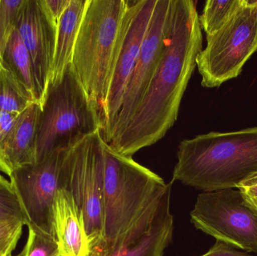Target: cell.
I'll return each instance as SVG.
<instances>
[{"label": "cell", "mask_w": 257, "mask_h": 256, "mask_svg": "<svg viewBox=\"0 0 257 256\" xmlns=\"http://www.w3.org/2000/svg\"><path fill=\"white\" fill-rule=\"evenodd\" d=\"M238 189L257 210V177L244 182Z\"/></svg>", "instance_id": "26"}, {"label": "cell", "mask_w": 257, "mask_h": 256, "mask_svg": "<svg viewBox=\"0 0 257 256\" xmlns=\"http://www.w3.org/2000/svg\"><path fill=\"white\" fill-rule=\"evenodd\" d=\"M3 62L17 81L39 105L33 61L17 29L6 46Z\"/></svg>", "instance_id": "17"}, {"label": "cell", "mask_w": 257, "mask_h": 256, "mask_svg": "<svg viewBox=\"0 0 257 256\" xmlns=\"http://www.w3.org/2000/svg\"><path fill=\"white\" fill-rule=\"evenodd\" d=\"M19 115L0 109V142L12 130Z\"/></svg>", "instance_id": "25"}, {"label": "cell", "mask_w": 257, "mask_h": 256, "mask_svg": "<svg viewBox=\"0 0 257 256\" xmlns=\"http://www.w3.org/2000/svg\"><path fill=\"white\" fill-rule=\"evenodd\" d=\"M41 105L33 103L20 114L0 142V171L10 177L21 167L36 163V141Z\"/></svg>", "instance_id": "14"}, {"label": "cell", "mask_w": 257, "mask_h": 256, "mask_svg": "<svg viewBox=\"0 0 257 256\" xmlns=\"http://www.w3.org/2000/svg\"><path fill=\"white\" fill-rule=\"evenodd\" d=\"M89 3L90 0H71L57 23L55 55L50 82L58 79L65 68L72 63L75 42Z\"/></svg>", "instance_id": "16"}, {"label": "cell", "mask_w": 257, "mask_h": 256, "mask_svg": "<svg viewBox=\"0 0 257 256\" xmlns=\"http://www.w3.org/2000/svg\"><path fill=\"white\" fill-rule=\"evenodd\" d=\"M202 51V27L196 3L172 0L164 52L126 129L108 144L114 151L133 157L166 135L178 120L183 96Z\"/></svg>", "instance_id": "1"}, {"label": "cell", "mask_w": 257, "mask_h": 256, "mask_svg": "<svg viewBox=\"0 0 257 256\" xmlns=\"http://www.w3.org/2000/svg\"><path fill=\"white\" fill-rule=\"evenodd\" d=\"M103 232L112 243L137 222L167 186L163 178L133 157L104 143Z\"/></svg>", "instance_id": "5"}, {"label": "cell", "mask_w": 257, "mask_h": 256, "mask_svg": "<svg viewBox=\"0 0 257 256\" xmlns=\"http://www.w3.org/2000/svg\"><path fill=\"white\" fill-rule=\"evenodd\" d=\"M171 10L172 0H157L139 58L123 95L109 143L126 129L157 70L166 48Z\"/></svg>", "instance_id": "12"}, {"label": "cell", "mask_w": 257, "mask_h": 256, "mask_svg": "<svg viewBox=\"0 0 257 256\" xmlns=\"http://www.w3.org/2000/svg\"><path fill=\"white\" fill-rule=\"evenodd\" d=\"M104 141L101 131L68 150L61 169V189L69 192L84 219L89 250L104 240Z\"/></svg>", "instance_id": "7"}, {"label": "cell", "mask_w": 257, "mask_h": 256, "mask_svg": "<svg viewBox=\"0 0 257 256\" xmlns=\"http://www.w3.org/2000/svg\"><path fill=\"white\" fill-rule=\"evenodd\" d=\"M71 0H45L48 9L56 23H58L67 9Z\"/></svg>", "instance_id": "27"}, {"label": "cell", "mask_w": 257, "mask_h": 256, "mask_svg": "<svg viewBox=\"0 0 257 256\" xmlns=\"http://www.w3.org/2000/svg\"><path fill=\"white\" fill-rule=\"evenodd\" d=\"M52 228L60 256H87L89 244L84 219L72 195L60 189L52 209Z\"/></svg>", "instance_id": "15"}, {"label": "cell", "mask_w": 257, "mask_h": 256, "mask_svg": "<svg viewBox=\"0 0 257 256\" xmlns=\"http://www.w3.org/2000/svg\"><path fill=\"white\" fill-rule=\"evenodd\" d=\"M28 238L20 256H60L55 238L36 225H27Z\"/></svg>", "instance_id": "21"}, {"label": "cell", "mask_w": 257, "mask_h": 256, "mask_svg": "<svg viewBox=\"0 0 257 256\" xmlns=\"http://www.w3.org/2000/svg\"><path fill=\"white\" fill-rule=\"evenodd\" d=\"M101 130L97 111L73 65L69 63L58 79L50 82L41 106L36 133V162L53 152L71 148Z\"/></svg>", "instance_id": "4"}, {"label": "cell", "mask_w": 257, "mask_h": 256, "mask_svg": "<svg viewBox=\"0 0 257 256\" xmlns=\"http://www.w3.org/2000/svg\"><path fill=\"white\" fill-rule=\"evenodd\" d=\"M24 225L19 220H0V256H12Z\"/></svg>", "instance_id": "23"}, {"label": "cell", "mask_w": 257, "mask_h": 256, "mask_svg": "<svg viewBox=\"0 0 257 256\" xmlns=\"http://www.w3.org/2000/svg\"><path fill=\"white\" fill-rule=\"evenodd\" d=\"M0 220H19L28 225L18 196L10 181L0 175Z\"/></svg>", "instance_id": "22"}, {"label": "cell", "mask_w": 257, "mask_h": 256, "mask_svg": "<svg viewBox=\"0 0 257 256\" xmlns=\"http://www.w3.org/2000/svg\"><path fill=\"white\" fill-rule=\"evenodd\" d=\"M36 103L0 59V109L21 114Z\"/></svg>", "instance_id": "18"}, {"label": "cell", "mask_w": 257, "mask_h": 256, "mask_svg": "<svg viewBox=\"0 0 257 256\" xmlns=\"http://www.w3.org/2000/svg\"><path fill=\"white\" fill-rule=\"evenodd\" d=\"M17 30L33 61L39 105L42 106L52 75L57 24L45 0H25Z\"/></svg>", "instance_id": "13"}, {"label": "cell", "mask_w": 257, "mask_h": 256, "mask_svg": "<svg viewBox=\"0 0 257 256\" xmlns=\"http://www.w3.org/2000/svg\"><path fill=\"white\" fill-rule=\"evenodd\" d=\"M239 3L240 0L207 1L202 15L199 17L201 27L203 28L206 36H210L217 32L227 21Z\"/></svg>", "instance_id": "19"}, {"label": "cell", "mask_w": 257, "mask_h": 256, "mask_svg": "<svg viewBox=\"0 0 257 256\" xmlns=\"http://www.w3.org/2000/svg\"><path fill=\"white\" fill-rule=\"evenodd\" d=\"M69 149L53 152L36 163L18 168L9 177L28 225L53 237V205L61 189L62 165Z\"/></svg>", "instance_id": "10"}, {"label": "cell", "mask_w": 257, "mask_h": 256, "mask_svg": "<svg viewBox=\"0 0 257 256\" xmlns=\"http://www.w3.org/2000/svg\"><path fill=\"white\" fill-rule=\"evenodd\" d=\"M172 181L203 192L238 189L257 177V126L181 141Z\"/></svg>", "instance_id": "2"}, {"label": "cell", "mask_w": 257, "mask_h": 256, "mask_svg": "<svg viewBox=\"0 0 257 256\" xmlns=\"http://www.w3.org/2000/svg\"><path fill=\"white\" fill-rule=\"evenodd\" d=\"M190 221L219 241L257 254V210L238 189L199 194Z\"/></svg>", "instance_id": "8"}, {"label": "cell", "mask_w": 257, "mask_h": 256, "mask_svg": "<svg viewBox=\"0 0 257 256\" xmlns=\"http://www.w3.org/2000/svg\"><path fill=\"white\" fill-rule=\"evenodd\" d=\"M173 181L145 210L137 222L112 243L101 242L90 248L87 256H163L173 235L170 212Z\"/></svg>", "instance_id": "11"}, {"label": "cell", "mask_w": 257, "mask_h": 256, "mask_svg": "<svg viewBox=\"0 0 257 256\" xmlns=\"http://www.w3.org/2000/svg\"><path fill=\"white\" fill-rule=\"evenodd\" d=\"M25 0H0V59L17 29L21 8Z\"/></svg>", "instance_id": "20"}, {"label": "cell", "mask_w": 257, "mask_h": 256, "mask_svg": "<svg viewBox=\"0 0 257 256\" xmlns=\"http://www.w3.org/2000/svg\"><path fill=\"white\" fill-rule=\"evenodd\" d=\"M126 0H90L72 54V63L81 84L106 126L110 72Z\"/></svg>", "instance_id": "3"}, {"label": "cell", "mask_w": 257, "mask_h": 256, "mask_svg": "<svg viewBox=\"0 0 257 256\" xmlns=\"http://www.w3.org/2000/svg\"><path fill=\"white\" fill-rule=\"evenodd\" d=\"M200 256H257L247 252L237 250L236 248L223 242L217 240L215 244L203 255Z\"/></svg>", "instance_id": "24"}, {"label": "cell", "mask_w": 257, "mask_h": 256, "mask_svg": "<svg viewBox=\"0 0 257 256\" xmlns=\"http://www.w3.org/2000/svg\"><path fill=\"white\" fill-rule=\"evenodd\" d=\"M206 39L196 67L202 87L214 88L237 78L257 52V0H240L224 24Z\"/></svg>", "instance_id": "6"}, {"label": "cell", "mask_w": 257, "mask_h": 256, "mask_svg": "<svg viewBox=\"0 0 257 256\" xmlns=\"http://www.w3.org/2000/svg\"><path fill=\"white\" fill-rule=\"evenodd\" d=\"M156 3L157 0L127 1L111 63L106 101V126L101 132L106 144L111 140L123 95L139 58Z\"/></svg>", "instance_id": "9"}]
</instances>
